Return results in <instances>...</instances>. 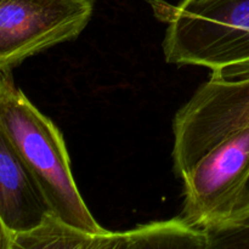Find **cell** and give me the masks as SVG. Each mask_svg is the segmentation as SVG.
Instances as JSON below:
<instances>
[{"label": "cell", "mask_w": 249, "mask_h": 249, "mask_svg": "<svg viewBox=\"0 0 249 249\" xmlns=\"http://www.w3.org/2000/svg\"><path fill=\"white\" fill-rule=\"evenodd\" d=\"M0 123L36 178L51 214L85 232H105L80 196L62 134L15 84L11 70L0 71Z\"/></svg>", "instance_id": "obj_1"}, {"label": "cell", "mask_w": 249, "mask_h": 249, "mask_svg": "<svg viewBox=\"0 0 249 249\" xmlns=\"http://www.w3.org/2000/svg\"><path fill=\"white\" fill-rule=\"evenodd\" d=\"M168 23L163 51L167 62L211 71L249 63V0L152 1Z\"/></svg>", "instance_id": "obj_2"}, {"label": "cell", "mask_w": 249, "mask_h": 249, "mask_svg": "<svg viewBox=\"0 0 249 249\" xmlns=\"http://www.w3.org/2000/svg\"><path fill=\"white\" fill-rule=\"evenodd\" d=\"M249 128V63L212 71V75L174 119L175 173L194 165L232 134Z\"/></svg>", "instance_id": "obj_3"}, {"label": "cell", "mask_w": 249, "mask_h": 249, "mask_svg": "<svg viewBox=\"0 0 249 249\" xmlns=\"http://www.w3.org/2000/svg\"><path fill=\"white\" fill-rule=\"evenodd\" d=\"M94 0H0V71L78 38Z\"/></svg>", "instance_id": "obj_4"}, {"label": "cell", "mask_w": 249, "mask_h": 249, "mask_svg": "<svg viewBox=\"0 0 249 249\" xmlns=\"http://www.w3.org/2000/svg\"><path fill=\"white\" fill-rule=\"evenodd\" d=\"M249 177V128L207 152L184 178V220L206 232L225 225Z\"/></svg>", "instance_id": "obj_5"}, {"label": "cell", "mask_w": 249, "mask_h": 249, "mask_svg": "<svg viewBox=\"0 0 249 249\" xmlns=\"http://www.w3.org/2000/svg\"><path fill=\"white\" fill-rule=\"evenodd\" d=\"M158 249L209 248L208 233L184 218L136 226L122 232L90 233L66 225L53 215L34 230L14 236V249Z\"/></svg>", "instance_id": "obj_6"}, {"label": "cell", "mask_w": 249, "mask_h": 249, "mask_svg": "<svg viewBox=\"0 0 249 249\" xmlns=\"http://www.w3.org/2000/svg\"><path fill=\"white\" fill-rule=\"evenodd\" d=\"M50 206L29 168L0 123V218L12 236L40 226Z\"/></svg>", "instance_id": "obj_7"}, {"label": "cell", "mask_w": 249, "mask_h": 249, "mask_svg": "<svg viewBox=\"0 0 249 249\" xmlns=\"http://www.w3.org/2000/svg\"><path fill=\"white\" fill-rule=\"evenodd\" d=\"M207 233L209 248H249V177L228 223Z\"/></svg>", "instance_id": "obj_8"}, {"label": "cell", "mask_w": 249, "mask_h": 249, "mask_svg": "<svg viewBox=\"0 0 249 249\" xmlns=\"http://www.w3.org/2000/svg\"><path fill=\"white\" fill-rule=\"evenodd\" d=\"M0 249H14V236L0 218Z\"/></svg>", "instance_id": "obj_9"}]
</instances>
